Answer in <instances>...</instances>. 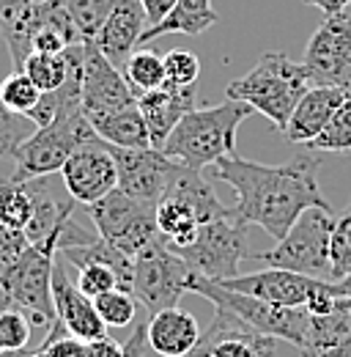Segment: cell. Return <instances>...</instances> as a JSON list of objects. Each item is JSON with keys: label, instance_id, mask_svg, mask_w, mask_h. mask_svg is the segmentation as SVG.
Returning <instances> with one entry per match:
<instances>
[{"label": "cell", "instance_id": "cell-4", "mask_svg": "<svg viewBox=\"0 0 351 357\" xmlns=\"http://www.w3.org/2000/svg\"><path fill=\"white\" fill-rule=\"evenodd\" d=\"M332 231H335V212L310 206L286 231V236L277 239L272 250H263L256 259H261L266 267L291 269L299 275L332 280V264H329Z\"/></svg>", "mask_w": 351, "mask_h": 357}, {"label": "cell", "instance_id": "cell-23", "mask_svg": "<svg viewBox=\"0 0 351 357\" xmlns=\"http://www.w3.org/2000/svg\"><path fill=\"white\" fill-rule=\"evenodd\" d=\"M88 121H91L93 132L99 135V140H104L110 146H118V149H154L148 127H146V119H143L137 105L113 110V113H102V116H91Z\"/></svg>", "mask_w": 351, "mask_h": 357}, {"label": "cell", "instance_id": "cell-39", "mask_svg": "<svg viewBox=\"0 0 351 357\" xmlns=\"http://www.w3.org/2000/svg\"><path fill=\"white\" fill-rule=\"evenodd\" d=\"M86 357H127V349H124V344L113 341L110 335H102V338H91L88 341Z\"/></svg>", "mask_w": 351, "mask_h": 357}, {"label": "cell", "instance_id": "cell-27", "mask_svg": "<svg viewBox=\"0 0 351 357\" xmlns=\"http://www.w3.org/2000/svg\"><path fill=\"white\" fill-rule=\"evenodd\" d=\"M22 72L36 83L42 93L61 89L69 77V55L63 52H31Z\"/></svg>", "mask_w": 351, "mask_h": 357}, {"label": "cell", "instance_id": "cell-14", "mask_svg": "<svg viewBox=\"0 0 351 357\" xmlns=\"http://www.w3.org/2000/svg\"><path fill=\"white\" fill-rule=\"evenodd\" d=\"M277 338L247 324L233 311L214 305L212 324L201 333L198 347L187 357H274Z\"/></svg>", "mask_w": 351, "mask_h": 357}, {"label": "cell", "instance_id": "cell-21", "mask_svg": "<svg viewBox=\"0 0 351 357\" xmlns=\"http://www.w3.org/2000/svg\"><path fill=\"white\" fill-rule=\"evenodd\" d=\"M351 96L349 89H338V86H310L305 96L299 99V105L294 107L288 124H286V140L305 146L315 135L321 132L329 119L335 116V110Z\"/></svg>", "mask_w": 351, "mask_h": 357}, {"label": "cell", "instance_id": "cell-42", "mask_svg": "<svg viewBox=\"0 0 351 357\" xmlns=\"http://www.w3.org/2000/svg\"><path fill=\"white\" fill-rule=\"evenodd\" d=\"M36 3H42V0H0V22L14 20L17 14H22L25 8L36 6Z\"/></svg>", "mask_w": 351, "mask_h": 357}, {"label": "cell", "instance_id": "cell-15", "mask_svg": "<svg viewBox=\"0 0 351 357\" xmlns=\"http://www.w3.org/2000/svg\"><path fill=\"white\" fill-rule=\"evenodd\" d=\"M61 178L69 198L86 206L96 204L99 198H104L118 187V168L110 154V146L96 137L86 146L75 149L61 168Z\"/></svg>", "mask_w": 351, "mask_h": 357}, {"label": "cell", "instance_id": "cell-35", "mask_svg": "<svg viewBox=\"0 0 351 357\" xmlns=\"http://www.w3.org/2000/svg\"><path fill=\"white\" fill-rule=\"evenodd\" d=\"M31 327H33V321L20 311V308H11V305L0 308V349L3 352L28 349Z\"/></svg>", "mask_w": 351, "mask_h": 357}, {"label": "cell", "instance_id": "cell-25", "mask_svg": "<svg viewBox=\"0 0 351 357\" xmlns=\"http://www.w3.org/2000/svg\"><path fill=\"white\" fill-rule=\"evenodd\" d=\"M157 225H159V234L165 239V245L171 250H178V248H187L198 228H201V220L198 215L192 212V206L176 195H165L159 204H157Z\"/></svg>", "mask_w": 351, "mask_h": 357}, {"label": "cell", "instance_id": "cell-10", "mask_svg": "<svg viewBox=\"0 0 351 357\" xmlns=\"http://www.w3.org/2000/svg\"><path fill=\"white\" fill-rule=\"evenodd\" d=\"M247 228L236 215L201 223L195 239L176 253L189 264V269L209 280H228L239 275L242 261L247 259Z\"/></svg>", "mask_w": 351, "mask_h": 357}, {"label": "cell", "instance_id": "cell-17", "mask_svg": "<svg viewBox=\"0 0 351 357\" xmlns=\"http://www.w3.org/2000/svg\"><path fill=\"white\" fill-rule=\"evenodd\" d=\"M315 280L318 278L299 275V272H291V269L266 267L261 272L233 275L228 280H219V286L250 294V297H258L266 303H277V305H288V308H305Z\"/></svg>", "mask_w": 351, "mask_h": 357}, {"label": "cell", "instance_id": "cell-9", "mask_svg": "<svg viewBox=\"0 0 351 357\" xmlns=\"http://www.w3.org/2000/svg\"><path fill=\"white\" fill-rule=\"evenodd\" d=\"M88 218L96 225V234L113 242L127 256H140L143 250L165 242L157 225V206L140 204L121 192L118 187L88 206Z\"/></svg>", "mask_w": 351, "mask_h": 357}, {"label": "cell", "instance_id": "cell-6", "mask_svg": "<svg viewBox=\"0 0 351 357\" xmlns=\"http://www.w3.org/2000/svg\"><path fill=\"white\" fill-rule=\"evenodd\" d=\"M0 33L17 72H22L31 52H63L83 42L75 20L61 6V0H42L25 8L14 20L0 22Z\"/></svg>", "mask_w": 351, "mask_h": 357}, {"label": "cell", "instance_id": "cell-12", "mask_svg": "<svg viewBox=\"0 0 351 357\" xmlns=\"http://www.w3.org/2000/svg\"><path fill=\"white\" fill-rule=\"evenodd\" d=\"M307 77L313 86H338L351 91V14L324 17L305 47Z\"/></svg>", "mask_w": 351, "mask_h": 357}, {"label": "cell", "instance_id": "cell-22", "mask_svg": "<svg viewBox=\"0 0 351 357\" xmlns=\"http://www.w3.org/2000/svg\"><path fill=\"white\" fill-rule=\"evenodd\" d=\"M201 338V327L189 311L165 308L148 319V347L162 357H187Z\"/></svg>", "mask_w": 351, "mask_h": 357}, {"label": "cell", "instance_id": "cell-26", "mask_svg": "<svg viewBox=\"0 0 351 357\" xmlns=\"http://www.w3.org/2000/svg\"><path fill=\"white\" fill-rule=\"evenodd\" d=\"M121 72H124L130 89L134 91V96L162 89L165 86V55L151 47H137Z\"/></svg>", "mask_w": 351, "mask_h": 357}, {"label": "cell", "instance_id": "cell-28", "mask_svg": "<svg viewBox=\"0 0 351 357\" xmlns=\"http://www.w3.org/2000/svg\"><path fill=\"white\" fill-rule=\"evenodd\" d=\"M33 215V190L31 181L6 178L0 181V223L25 228Z\"/></svg>", "mask_w": 351, "mask_h": 357}, {"label": "cell", "instance_id": "cell-20", "mask_svg": "<svg viewBox=\"0 0 351 357\" xmlns=\"http://www.w3.org/2000/svg\"><path fill=\"white\" fill-rule=\"evenodd\" d=\"M198 105V86H162L148 93L137 96V107L146 119V127L151 135L154 149H162V143L168 140V135L173 132V127Z\"/></svg>", "mask_w": 351, "mask_h": 357}, {"label": "cell", "instance_id": "cell-29", "mask_svg": "<svg viewBox=\"0 0 351 357\" xmlns=\"http://www.w3.org/2000/svg\"><path fill=\"white\" fill-rule=\"evenodd\" d=\"M307 151H329V154H349L351 151V96L335 110L329 124L305 143Z\"/></svg>", "mask_w": 351, "mask_h": 357}, {"label": "cell", "instance_id": "cell-36", "mask_svg": "<svg viewBox=\"0 0 351 357\" xmlns=\"http://www.w3.org/2000/svg\"><path fill=\"white\" fill-rule=\"evenodd\" d=\"M201 77V61L189 50H171L165 52V83L168 86H198Z\"/></svg>", "mask_w": 351, "mask_h": 357}, {"label": "cell", "instance_id": "cell-1", "mask_svg": "<svg viewBox=\"0 0 351 357\" xmlns=\"http://www.w3.org/2000/svg\"><path fill=\"white\" fill-rule=\"evenodd\" d=\"M321 160L310 151L297 154L286 165H263L239 154L222 157L212 165V176L236 192V220L263 228L272 239H283L297 218L310 209H332L318 187Z\"/></svg>", "mask_w": 351, "mask_h": 357}, {"label": "cell", "instance_id": "cell-24", "mask_svg": "<svg viewBox=\"0 0 351 357\" xmlns=\"http://www.w3.org/2000/svg\"><path fill=\"white\" fill-rule=\"evenodd\" d=\"M219 14L212 8V0H178L173 6V11L143 31V39L140 47H146V42H154L159 36H168V33H181V36H201L206 33L212 25H217Z\"/></svg>", "mask_w": 351, "mask_h": 357}, {"label": "cell", "instance_id": "cell-34", "mask_svg": "<svg viewBox=\"0 0 351 357\" xmlns=\"http://www.w3.org/2000/svg\"><path fill=\"white\" fill-rule=\"evenodd\" d=\"M329 264H332V280L351 275V204L343 215L335 218V231L329 242Z\"/></svg>", "mask_w": 351, "mask_h": 357}, {"label": "cell", "instance_id": "cell-3", "mask_svg": "<svg viewBox=\"0 0 351 357\" xmlns=\"http://www.w3.org/2000/svg\"><path fill=\"white\" fill-rule=\"evenodd\" d=\"M310 86L313 83L302 63H294L286 52H263L261 61L244 77L228 83L225 96L247 102L283 132Z\"/></svg>", "mask_w": 351, "mask_h": 357}, {"label": "cell", "instance_id": "cell-16", "mask_svg": "<svg viewBox=\"0 0 351 357\" xmlns=\"http://www.w3.org/2000/svg\"><path fill=\"white\" fill-rule=\"evenodd\" d=\"M86 61H83V113L102 116L121 107L137 105V96L130 89L124 72L113 66L93 39H86Z\"/></svg>", "mask_w": 351, "mask_h": 357}, {"label": "cell", "instance_id": "cell-2", "mask_svg": "<svg viewBox=\"0 0 351 357\" xmlns=\"http://www.w3.org/2000/svg\"><path fill=\"white\" fill-rule=\"evenodd\" d=\"M253 113L256 110L239 99H225L214 107H195L176 124L159 151L195 171L212 168L217 160L236 154L239 124Z\"/></svg>", "mask_w": 351, "mask_h": 357}, {"label": "cell", "instance_id": "cell-18", "mask_svg": "<svg viewBox=\"0 0 351 357\" xmlns=\"http://www.w3.org/2000/svg\"><path fill=\"white\" fill-rule=\"evenodd\" d=\"M52 303H55V316L66 327V333H72L77 338H86V341L107 335L104 333L107 324L96 313L93 300L86 297L77 289V283L69 278L63 256H55V267H52Z\"/></svg>", "mask_w": 351, "mask_h": 357}, {"label": "cell", "instance_id": "cell-43", "mask_svg": "<svg viewBox=\"0 0 351 357\" xmlns=\"http://www.w3.org/2000/svg\"><path fill=\"white\" fill-rule=\"evenodd\" d=\"M307 6H315V8H321L324 11V17H329V14H338V11H346L351 6V0H305Z\"/></svg>", "mask_w": 351, "mask_h": 357}, {"label": "cell", "instance_id": "cell-11", "mask_svg": "<svg viewBox=\"0 0 351 357\" xmlns=\"http://www.w3.org/2000/svg\"><path fill=\"white\" fill-rule=\"evenodd\" d=\"M192 269L189 264L171 250L165 242L143 250L134 256L132 267V294L134 300L151 313H159L165 308H176L181 294L187 291Z\"/></svg>", "mask_w": 351, "mask_h": 357}, {"label": "cell", "instance_id": "cell-32", "mask_svg": "<svg viewBox=\"0 0 351 357\" xmlns=\"http://www.w3.org/2000/svg\"><path fill=\"white\" fill-rule=\"evenodd\" d=\"M93 305L107 327H130L134 321V313H137V300L127 289H110V291L99 294L93 300Z\"/></svg>", "mask_w": 351, "mask_h": 357}, {"label": "cell", "instance_id": "cell-7", "mask_svg": "<svg viewBox=\"0 0 351 357\" xmlns=\"http://www.w3.org/2000/svg\"><path fill=\"white\" fill-rule=\"evenodd\" d=\"M58 250L52 245H31L0 275V294L6 305L20 308L36 327L49 330L58 316L52 303V267Z\"/></svg>", "mask_w": 351, "mask_h": 357}, {"label": "cell", "instance_id": "cell-40", "mask_svg": "<svg viewBox=\"0 0 351 357\" xmlns=\"http://www.w3.org/2000/svg\"><path fill=\"white\" fill-rule=\"evenodd\" d=\"M176 3H178V0H140V6H143V11H146V20H148V28L157 25V22H162V20L173 11Z\"/></svg>", "mask_w": 351, "mask_h": 357}, {"label": "cell", "instance_id": "cell-19", "mask_svg": "<svg viewBox=\"0 0 351 357\" xmlns=\"http://www.w3.org/2000/svg\"><path fill=\"white\" fill-rule=\"evenodd\" d=\"M146 28H148V20L140 0H118L110 17L104 20V25L99 28V33L93 36V42L113 66L124 69L130 55L140 47Z\"/></svg>", "mask_w": 351, "mask_h": 357}, {"label": "cell", "instance_id": "cell-30", "mask_svg": "<svg viewBox=\"0 0 351 357\" xmlns=\"http://www.w3.org/2000/svg\"><path fill=\"white\" fill-rule=\"evenodd\" d=\"M39 99H42V91L36 89V83L25 75V72H11L3 83H0V102L11 110V113H17V116H25L28 119V113L39 105Z\"/></svg>", "mask_w": 351, "mask_h": 357}, {"label": "cell", "instance_id": "cell-8", "mask_svg": "<svg viewBox=\"0 0 351 357\" xmlns=\"http://www.w3.org/2000/svg\"><path fill=\"white\" fill-rule=\"evenodd\" d=\"M187 291L201 294V297L212 300L214 305H222V308L233 311L236 316H242L247 324H253L256 330H261V333L277 338V341H288L297 349L305 341L307 321H310V313L305 308H288V305L266 303V300H258V297H250V294L225 289V286H219L217 280L201 278L195 272L189 275Z\"/></svg>", "mask_w": 351, "mask_h": 357}, {"label": "cell", "instance_id": "cell-33", "mask_svg": "<svg viewBox=\"0 0 351 357\" xmlns=\"http://www.w3.org/2000/svg\"><path fill=\"white\" fill-rule=\"evenodd\" d=\"M77 289L91 297V300H96L99 294H104V291H110V289H124V283H121V275L116 272V269L110 267V264H102V261H86V264H77Z\"/></svg>", "mask_w": 351, "mask_h": 357}, {"label": "cell", "instance_id": "cell-5", "mask_svg": "<svg viewBox=\"0 0 351 357\" xmlns=\"http://www.w3.org/2000/svg\"><path fill=\"white\" fill-rule=\"evenodd\" d=\"M96 137L99 135L93 132V127H91V121H88L83 110L55 116L49 124L36 127L20 143V149L14 154L17 171L11 174V178L31 181V178L58 174L63 168V162L72 157L75 149L86 146Z\"/></svg>", "mask_w": 351, "mask_h": 357}, {"label": "cell", "instance_id": "cell-45", "mask_svg": "<svg viewBox=\"0 0 351 357\" xmlns=\"http://www.w3.org/2000/svg\"><path fill=\"white\" fill-rule=\"evenodd\" d=\"M318 357H351V335L338 347V349H332V352H327V355H318Z\"/></svg>", "mask_w": 351, "mask_h": 357}, {"label": "cell", "instance_id": "cell-13", "mask_svg": "<svg viewBox=\"0 0 351 357\" xmlns=\"http://www.w3.org/2000/svg\"><path fill=\"white\" fill-rule=\"evenodd\" d=\"M110 154H113L116 168H118V190L127 192L134 201H140V204H148V206H157L165 198L176 171L181 165L178 160H171L159 149H118V146H110Z\"/></svg>", "mask_w": 351, "mask_h": 357}, {"label": "cell", "instance_id": "cell-44", "mask_svg": "<svg viewBox=\"0 0 351 357\" xmlns=\"http://www.w3.org/2000/svg\"><path fill=\"white\" fill-rule=\"evenodd\" d=\"M335 286H338V297H343V300L351 305V275L341 278V280H335Z\"/></svg>", "mask_w": 351, "mask_h": 357}, {"label": "cell", "instance_id": "cell-46", "mask_svg": "<svg viewBox=\"0 0 351 357\" xmlns=\"http://www.w3.org/2000/svg\"><path fill=\"white\" fill-rule=\"evenodd\" d=\"M28 357H55V355H52L47 347H42V344H39V349H36V352H31Z\"/></svg>", "mask_w": 351, "mask_h": 357}, {"label": "cell", "instance_id": "cell-47", "mask_svg": "<svg viewBox=\"0 0 351 357\" xmlns=\"http://www.w3.org/2000/svg\"><path fill=\"white\" fill-rule=\"evenodd\" d=\"M33 349H20V352H3L0 357H28Z\"/></svg>", "mask_w": 351, "mask_h": 357}, {"label": "cell", "instance_id": "cell-37", "mask_svg": "<svg viewBox=\"0 0 351 357\" xmlns=\"http://www.w3.org/2000/svg\"><path fill=\"white\" fill-rule=\"evenodd\" d=\"M36 130V124L25 116L11 113L3 102H0V157H14L20 143Z\"/></svg>", "mask_w": 351, "mask_h": 357}, {"label": "cell", "instance_id": "cell-38", "mask_svg": "<svg viewBox=\"0 0 351 357\" xmlns=\"http://www.w3.org/2000/svg\"><path fill=\"white\" fill-rule=\"evenodd\" d=\"M28 248H31V239L22 228H11V225L0 223V275L11 267Z\"/></svg>", "mask_w": 351, "mask_h": 357}, {"label": "cell", "instance_id": "cell-41", "mask_svg": "<svg viewBox=\"0 0 351 357\" xmlns=\"http://www.w3.org/2000/svg\"><path fill=\"white\" fill-rule=\"evenodd\" d=\"M146 341H148V324L140 321L134 324L130 333V338L124 341V349H127V357H143L146 355Z\"/></svg>", "mask_w": 351, "mask_h": 357}, {"label": "cell", "instance_id": "cell-31", "mask_svg": "<svg viewBox=\"0 0 351 357\" xmlns=\"http://www.w3.org/2000/svg\"><path fill=\"white\" fill-rule=\"evenodd\" d=\"M118 0H61V6L69 11V17L75 20L83 42L93 39L99 33V28L104 25V20L110 17V11L116 8Z\"/></svg>", "mask_w": 351, "mask_h": 357}]
</instances>
